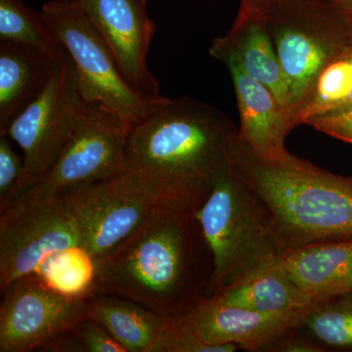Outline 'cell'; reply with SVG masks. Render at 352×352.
Listing matches in <instances>:
<instances>
[{"label":"cell","mask_w":352,"mask_h":352,"mask_svg":"<svg viewBox=\"0 0 352 352\" xmlns=\"http://www.w3.org/2000/svg\"><path fill=\"white\" fill-rule=\"evenodd\" d=\"M196 210H157L95 261L92 294L129 298L166 319H182L207 298L214 263Z\"/></svg>","instance_id":"6da1fadb"},{"label":"cell","mask_w":352,"mask_h":352,"mask_svg":"<svg viewBox=\"0 0 352 352\" xmlns=\"http://www.w3.org/2000/svg\"><path fill=\"white\" fill-rule=\"evenodd\" d=\"M231 164L265 208L280 254L305 245L352 240V175L295 157L273 162L236 138Z\"/></svg>","instance_id":"7a4b0ae2"},{"label":"cell","mask_w":352,"mask_h":352,"mask_svg":"<svg viewBox=\"0 0 352 352\" xmlns=\"http://www.w3.org/2000/svg\"><path fill=\"white\" fill-rule=\"evenodd\" d=\"M237 134L232 120L219 108L190 97H166L131 126L126 170L161 176L204 204L230 166Z\"/></svg>","instance_id":"3957f363"},{"label":"cell","mask_w":352,"mask_h":352,"mask_svg":"<svg viewBox=\"0 0 352 352\" xmlns=\"http://www.w3.org/2000/svg\"><path fill=\"white\" fill-rule=\"evenodd\" d=\"M195 215L214 256L207 298L241 283L281 258L265 208L232 164Z\"/></svg>","instance_id":"277c9868"},{"label":"cell","mask_w":352,"mask_h":352,"mask_svg":"<svg viewBox=\"0 0 352 352\" xmlns=\"http://www.w3.org/2000/svg\"><path fill=\"white\" fill-rule=\"evenodd\" d=\"M73 210L83 248L95 261L106 256L157 210L203 205L179 186L153 173L126 170L64 194Z\"/></svg>","instance_id":"5b68a950"},{"label":"cell","mask_w":352,"mask_h":352,"mask_svg":"<svg viewBox=\"0 0 352 352\" xmlns=\"http://www.w3.org/2000/svg\"><path fill=\"white\" fill-rule=\"evenodd\" d=\"M41 13L73 60L85 102L101 104L133 126L166 100V97L145 96L129 87L107 44L78 0H52L44 4Z\"/></svg>","instance_id":"8992f818"},{"label":"cell","mask_w":352,"mask_h":352,"mask_svg":"<svg viewBox=\"0 0 352 352\" xmlns=\"http://www.w3.org/2000/svg\"><path fill=\"white\" fill-rule=\"evenodd\" d=\"M75 245L83 247L82 234L64 194L32 185L0 212V291Z\"/></svg>","instance_id":"52a82bcc"},{"label":"cell","mask_w":352,"mask_h":352,"mask_svg":"<svg viewBox=\"0 0 352 352\" xmlns=\"http://www.w3.org/2000/svg\"><path fill=\"white\" fill-rule=\"evenodd\" d=\"M265 16L288 82L291 115L319 69L352 43V36L332 0H286Z\"/></svg>","instance_id":"ba28073f"},{"label":"cell","mask_w":352,"mask_h":352,"mask_svg":"<svg viewBox=\"0 0 352 352\" xmlns=\"http://www.w3.org/2000/svg\"><path fill=\"white\" fill-rule=\"evenodd\" d=\"M87 103L75 64L64 48L43 91L0 133L7 134L24 154V168L12 200L53 168Z\"/></svg>","instance_id":"9c48e42d"},{"label":"cell","mask_w":352,"mask_h":352,"mask_svg":"<svg viewBox=\"0 0 352 352\" xmlns=\"http://www.w3.org/2000/svg\"><path fill=\"white\" fill-rule=\"evenodd\" d=\"M131 126L105 106L87 103L59 159L34 184L66 194L124 173Z\"/></svg>","instance_id":"30bf717a"},{"label":"cell","mask_w":352,"mask_h":352,"mask_svg":"<svg viewBox=\"0 0 352 352\" xmlns=\"http://www.w3.org/2000/svg\"><path fill=\"white\" fill-rule=\"evenodd\" d=\"M0 352L44 349L87 318V296H67L36 272L15 280L1 293Z\"/></svg>","instance_id":"8fae6325"},{"label":"cell","mask_w":352,"mask_h":352,"mask_svg":"<svg viewBox=\"0 0 352 352\" xmlns=\"http://www.w3.org/2000/svg\"><path fill=\"white\" fill-rule=\"evenodd\" d=\"M210 54L226 65L230 74L239 111L240 140L254 154L268 161L293 160L296 156L285 145L287 136L296 129L289 111L270 88L247 73L222 36L212 41Z\"/></svg>","instance_id":"7c38bea8"},{"label":"cell","mask_w":352,"mask_h":352,"mask_svg":"<svg viewBox=\"0 0 352 352\" xmlns=\"http://www.w3.org/2000/svg\"><path fill=\"white\" fill-rule=\"evenodd\" d=\"M112 52L132 89L160 96V85L148 68L147 54L156 25L146 10V0H78Z\"/></svg>","instance_id":"4fadbf2b"},{"label":"cell","mask_w":352,"mask_h":352,"mask_svg":"<svg viewBox=\"0 0 352 352\" xmlns=\"http://www.w3.org/2000/svg\"><path fill=\"white\" fill-rule=\"evenodd\" d=\"M308 312L261 314L208 296L179 320L187 330L210 346L263 351H270L278 340L302 327Z\"/></svg>","instance_id":"5bb4252c"},{"label":"cell","mask_w":352,"mask_h":352,"mask_svg":"<svg viewBox=\"0 0 352 352\" xmlns=\"http://www.w3.org/2000/svg\"><path fill=\"white\" fill-rule=\"evenodd\" d=\"M279 263L296 288L314 302L352 294V240L305 245L285 252Z\"/></svg>","instance_id":"9a60e30c"},{"label":"cell","mask_w":352,"mask_h":352,"mask_svg":"<svg viewBox=\"0 0 352 352\" xmlns=\"http://www.w3.org/2000/svg\"><path fill=\"white\" fill-rule=\"evenodd\" d=\"M62 54L0 41V133L43 91Z\"/></svg>","instance_id":"2e32d148"},{"label":"cell","mask_w":352,"mask_h":352,"mask_svg":"<svg viewBox=\"0 0 352 352\" xmlns=\"http://www.w3.org/2000/svg\"><path fill=\"white\" fill-rule=\"evenodd\" d=\"M222 38L239 58L247 73L270 88L289 111L288 82L278 59L266 16L239 10L230 31Z\"/></svg>","instance_id":"e0dca14e"},{"label":"cell","mask_w":352,"mask_h":352,"mask_svg":"<svg viewBox=\"0 0 352 352\" xmlns=\"http://www.w3.org/2000/svg\"><path fill=\"white\" fill-rule=\"evenodd\" d=\"M87 318L107 329L126 352H153L170 319L129 298L108 294L87 298Z\"/></svg>","instance_id":"ac0fdd59"},{"label":"cell","mask_w":352,"mask_h":352,"mask_svg":"<svg viewBox=\"0 0 352 352\" xmlns=\"http://www.w3.org/2000/svg\"><path fill=\"white\" fill-rule=\"evenodd\" d=\"M212 296L233 307L270 314L308 312L317 305L296 288L279 261Z\"/></svg>","instance_id":"d6986e66"},{"label":"cell","mask_w":352,"mask_h":352,"mask_svg":"<svg viewBox=\"0 0 352 352\" xmlns=\"http://www.w3.org/2000/svg\"><path fill=\"white\" fill-rule=\"evenodd\" d=\"M352 106V43L331 58L292 109L295 126Z\"/></svg>","instance_id":"ffe728a7"},{"label":"cell","mask_w":352,"mask_h":352,"mask_svg":"<svg viewBox=\"0 0 352 352\" xmlns=\"http://www.w3.org/2000/svg\"><path fill=\"white\" fill-rule=\"evenodd\" d=\"M0 41L20 44L52 57H59L64 47L36 13L21 0H0Z\"/></svg>","instance_id":"44dd1931"},{"label":"cell","mask_w":352,"mask_h":352,"mask_svg":"<svg viewBox=\"0 0 352 352\" xmlns=\"http://www.w3.org/2000/svg\"><path fill=\"white\" fill-rule=\"evenodd\" d=\"M36 272L64 295L88 296L94 284L95 259L82 245H75L51 254Z\"/></svg>","instance_id":"7402d4cb"},{"label":"cell","mask_w":352,"mask_h":352,"mask_svg":"<svg viewBox=\"0 0 352 352\" xmlns=\"http://www.w3.org/2000/svg\"><path fill=\"white\" fill-rule=\"evenodd\" d=\"M302 328L324 346L352 349V295L337 296L315 305Z\"/></svg>","instance_id":"603a6c76"},{"label":"cell","mask_w":352,"mask_h":352,"mask_svg":"<svg viewBox=\"0 0 352 352\" xmlns=\"http://www.w3.org/2000/svg\"><path fill=\"white\" fill-rule=\"evenodd\" d=\"M235 346H210L182 325L179 319H170L153 352H233Z\"/></svg>","instance_id":"cb8c5ba5"},{"label":"cell","mask_w":352,"mask_h":352,"mask_svg":"<svg viewBox=\"0 0 352 352\" xmlns=\"http://www.w3.org/2000/svg\"><path fill=\"white\" fill-rule=\"evenodd\" d=\"M23 168L24 160L13 149L12 140L7 134H0V212L12 200Z\"/></svg>","instance_id":"d4e9b609"},{"label":"cell","mask_w":352,"mask_h":352,"mask_svg":"<svg viewBox=\"0 0 352 352\" xmlns=\"http://www.w3.org/2000/svg\"><path fill=\"white\" fill-rule=\"evenodd\" d=\"M76 331L85 352H126L107 329L94 319L80 322Z\"/></svg>","instance_id":"484cf974"},{"label":"cell","mask_w":352,"mask_h":352,"mask_svg":"<svg viewBox=\"0 0 352 352\" xmlns=\"http://www.w3.org/2000/svg\"><path fill=\"white\" fill-rule=\"evenodd\" d=\"M307 124L329 136L352 144V106L338 112L319 116L310 120Z\"/></svg>","instance_id":"4316f807"},{"label":"cell","mask_w":352,"mask_h":352,"mask_svg":"<svg viewBox=\"0 0 352 352\" xmlns=\"http://www.w3.org/2000/svg\"><path fill=\"white\" fill-rule=\"evenodd\" d=\"M298 329L289 333L275 342L270 347V351H287V352H321L325 351L322 347L317 344L316 342L298 335Z\"/></svg>","instance_id":"83f0119b"},{"label":"cell","mask_w":352,"mask_h":352,"mask_svg":"<svg viewBox=\"0 0 352 352\" xmlns=\"http://www.w3.org/2000/svg\"><path fill=\"white\" fill-rule=\"evenodd\" d=\"M286 0H240V11L258 12L265 15L271 7Z\"/></svg>","instance_id":"f1b7e54d"},{"label":"cell","mask_w":352,"mask_h":352,"mask_svg":"<svg viewBox=\"0 0 352 352\" xmlns=\"http://www.w3.org/2000/svg\"><path fill=\"white\" fill-rule=\"evenodd\" d=\"M352 36V0H332Z\"/></svg>","instance_id":"f546056e"},{"label":"cell","mask_w":352,"mask_h":352,"mask_svg":"<svg viewBox=\"0 0 352 352\" xmlns=\"http://www.w3.org/2000/svg\"><path fill=\"white\" fill-rule=\"evenodd\" d=\"M351 295H352V294H351Z\"/></svg>","instance_id":"4dcf8cb0"}]
</instances>
